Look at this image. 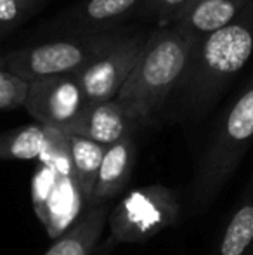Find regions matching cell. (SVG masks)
I'll list each match as a JSON object with an SVG mask.
<instances>
[{
  "mask_svg": "<svg viewBox=\"0 0 253 255\" xmlns=\"http://www.w3.org/2000/svg\"><path fill=\"white\" fill-rule=\"evenodd\" d=\"M253 54V0L233 21L198 40L182 84L177 89L186 115L199 117L224 94Z\"/></svg>",
  "mask_w": 253,
  "mask_h": 255,
  "instance_id": "1",
  "label": "cell"
},
{
  "mask_svg": "<svg viewBox=\"0 0 253 255\" xmlns=\"http://www.w3.org/2000/svg\"><path fill=\"white\" fill-rule=\"evenodd\" d=\"M196 44L194 37L177 26L149 31L137 64L116 98L139 125L151 120L179 89Z\"/></svg>",
  "mask_w": 253,
  "mask_h": 255,
  "instance_id": "2",
  "label": "cell"
},
{
  "mask_svg": "<svg viewBox=\"0 0 253 255\" xmlns=\"http://www.w3.org/2000/svg\"><path fill=\"white\" fill-rule=\"evenodd\" d=\"M253 141V75L231 106L224 111L206 146L192 181L194 212L208 207L231 179Z\"/></svg>",
  "mask_w": 253,
  "mask_h": 255,
  "instance_id": "3",
  "label": "cell"
},
{
  "mask_svg": "<svg viewBox=\"0 0 253 255\" xmlns=\"http://www.w3.org/2000/svg\"><path fill=\"white\" fill-rule=\"evenodd\" d=\"M122 37L123 33L120 31L90 37H68L14 49L3 54L2 61L10 73L28 84L59 75H77L104 56Z\"/></svg>",
  "mask_w": 253,
  "mask_h": 255,
  "instance_id": "4",
  "label": "cell"
},
{
  "mask_svg": "<svg viewBox=\"0 0 253 255\" xmlns=\"http://www.w3.org/2000/svg\"><path fill=\"white\" fill-rule=\"evenodd\" d=\"M179 215V198L170 188L151 184L134 189L109 210V243H144L175 224Z\"/></svg>",
  "mask_w": 253,
  "mask_h": 255,
  "instance_id": "5",
  "label": "cell"
},
{
  "mask_svg": "<svg viewBox=\"0 0 253 255\" xmlns=\"http://www.w3.org/2000/svg\"><path fill=\"white\" fill-rule=\"evenodd\" d=\"M87 104L77 75H59L30 82L23 108L42 127L66 132Z\"/></svg>",
  "mask_w": 253,
  "mask_h": 255,
  "instance_id": "6",
  "label": "cell"
},
{
  "mask_svg": "<svg viewBox=\"0 0 253 255\" xmlns=\"http://www.w3.org/2000/svg\"><path fill=\"white\" fill-rule=\"evenodd\" d=\"M149 33H123L102 57L77 73L88 104L116 99L134 71Z\"/></svg>",
  "mask_w": 253,
  "mask_h": 255,
  "instance_id": "7",
  "label": "cell"
},
{
  "mask_svg": "<svg viewBox=\"0 0 253 255\" xmlns=\"http://www.w3.org/2000/svg\"><path fill=\"white\" fill-rule=\"evenodd\" d=\"M139 124L130 117L127 108L118 99L87 104L82 115L64 134L80 135L97 144L108 146L134 135Z\"/></svg>",
  "mask_w": 253,
  "mask_h": 255,
  "instance_id": "8",
  "label": "cell"
},
{
  "mask_svg": "<svg viewBox=\"0 0 253 255\" xmlns=\"http://www.w3.org/2000/svg\"><path fill=\"white\" fill-rule=\"evenodd\" d=\"M142 0H84L64 14L63 28L71 37L115 33V28L135 14Z\"/></svg>",
  "mask_w": 253,
  "mask_h": 255,
  "instance_id": "9",
  "label": "cell"
},
{
  "mask_svg": "<svg viewBox=\"0 0 253 255\" xmlns=\"http://www.w3.org/2000/svg\"><path fill=\"white\" fill-rule=\"evenodd\" d=\"M135 154H137V148H135L134 135L106 148L88 207L106 205L127 188L134 170Z\"/></svg>",
  "mask_w": 253,
  "mask_h": 255,
  "instance_id": "10",
  "label": "cell"
},
{
  "mask_svg": "<svg viewBox=\"0 0 253 255\" xmlns=\"http://www.w3.org/2000/svg\"><path fill=\"white\" fill-rule=\"evenodd\" d=\"M109 205L88 207L77 222L63 233L45 255H92L108 224Z\"/></svg>",
  "mask_w": 253,
  "mask_h": 255,
  "instance_id": "11",
  "label": "cell"
},
{
  "mask_svg": "<svg viewBox=\"0 0 253 255\" xmlns=\"http://www.w3.org/2000/svg\"><path fill=\"white\" fill-rule=\"evenodd\" d=\"M247 3L248 0H198L170 26H177L196 40H201L233 21Z\"/></svg>",
  "mask_w": 253,
  "mask_h": 255,
  "instance_id": "12",
  "label": "cell"
},
{
  "mask_svg": "<svg viewBox=\"0 0 253 255\" xmlns=\"http://www.w3.org/2000/svg\"><path fill=\"white\" fill-rule=\"evenodd\" d=\"M66 139L71 161V175H73V181L77 182L78 191L88 208L106 148L90 139L80 137V135L66 134Z\"/></svg>",
  "mask_w": 253,
  "mask_h": 255,
  "instance_id": "13",
  "label": "cell"
},
{
  "mask_svg": "<svg viewBox=\"0 0 253 255\" xmlns=\"http://www.w3.org/2000/svg\"><path fill=\"white\" fill-rule=\"evenodd\" d=\"M51 142V128L38 124L21 125L0 132V160L42 158Z\"/></svg>",
  "mask_w": 253,
  "mask_h": 255,
  "instance_id": "14",
  "label": "cell"
},
{
  "mask_svg": "<svg viewBox=\"0 0 253 255\" xmlns=\"http://www.w3.org/2000/svg\"><path fill=\"white\" fill-rule=\"evenodd\" d=\"M253 250V198L233 212L215 243L212 255H250Z\"/></svg>",
  "mask_w": 253,
  "mask_h": 255,
  "instance_id": "15",
  "label": "cell"
},
{
  "mask_svg": "<svg viewBox=\"0 0 253 255\" xmlns=\"http://www.w3.org/2000/svg\"><path fill=\"white\" fill-rule=\"evenodd\" d=\"M198 0H142L135 16L144 21L156 23L158 28L173 24Z\"/></svg>",
  "mask_w": 253,
  "mask_h": 255,
  "instance_id": "16",
  "label": "cell"
},
{
  "mask_svg": "<svg viewBox=\"0 0 253 255\" xmlns=\"http://www.w3.org/2000/svg\"><path fill=\"white\" fill-rule=\"evenodd\" d=\"M28 92V82L21 80L5 68L0 56V111L23 108Z\"/></svg>",
  "mask_w": 253,
  "mask_h": 255,
  "instance_id": "17",
  "label": "cell"
},
{
  "mask_svg": "<svg viewBox=\"0 0 253 255\" xmlns=\"http://www.w3.org/2000/svg\"><path fill=\"white\" fill-rule=\"evenodd\" d=\"M30 14L21 0H0V35L16 30Z\"/></svg>",
  "mask_w": 253,
  "mask_h": 255,
  "instance_id": "18",
  "label": "cell"
},
{
  "mask_svg": "<svg viewBox=\"0 0 253 255\" xmlns=\"http://www.w3.org/2000/svg\"><path fill=\"white\" fill-rule=\"evenodd\" d=\"M21 2H23V5L26 7L30 12H33V10L37 9V7L40 5L42 2H44V0H21Z\"/></svg>",
  "mask_w": 253,
  "mask_h": 255,
  "instance_id": "19",
  "label": "cell"
},
{
  "mask_svg": "<svg viewBox=\"0 0 253 255\" xmlns=\"http://www.w3.org/2000/svg\"><path fill=\"white\" fill-rule=\"evenodd\" d=\"M250 255H253V250H252V254H250Z\"/></svg>",
  "mask_w": 253,
  "mask_h": 255,
  "instance_id": "20",
  "label": "cell"
}]
</instances>
